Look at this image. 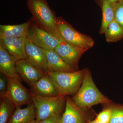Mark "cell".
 I'll return each instance as SVG.
<instances>
[{
	"label": "cell",
	"instance_id": "11",
	"mask_svg": "<svg viewBox=\"0 0 123 123\" xmlns=\"http://www.w3.org/2000/svg\"><path fill=\"white\" fill-rule=\"evenodd\" d=\"M26 37H0V45L18 60L26 59L25 53Z\"/></svg>",
	"mask_w": 123,
	"mask_h": 123
},
{
	"label": "cell",
	"instance_id": "3",
	"mask_svg": "<svg viewBox=\"0 0 123 123\" xmlns=\"http://www.w3.org/2000/svg\"><path fill=\"white\" fill-rule=\"evenodd\" d=\"M55 32L58 38L75 47L87 51L94 45L91 37L78 31L61 17H56Z\"/></svg>",
	"mask_w": 123,
	"mask_h": 123
},
{
	"label": "cell",
	"instance_id": "5",
	"mask_svg": "<svg viewBox=\"0 0 123 123\" xmlns=\"http://www.w3.org/2000/svg\"><path fill=\"white\" fill-rule=\"evenodd\" d=\"M84 72L85 69L70 72H48L46 74L55 82L60 95L73 96L81 86Z\"/></svg>",
	"mask_w": 123,
	"mask_h": 123
},
{
	"label": "cell",
	"instance_id": "8",
	"mask_svg": "<svg viewBox=\"0 0 123 123\" xmlns=\"http://www.w3.org/2000/svg\"><path fill=\"white\" fill-rule=\"evenodd\" d=\"M25 49L26 59L31 64L45 74L49 72L45 50L36 46L27 38Z\"/></svg>",
	"mask_w": 123,
	"mask_h": 123
},
{
	"label": "cell",
	"instance_id": "26",
	"mask_svg": "<svg viewBox=\"0 0 123 123\" xmlns=\"http://www.w3.org/2000/svg\"><path fill=\"white\" fill-rule=\"evenodd\" d=\"M88 123H102L100 122V121H98V120H97L95 119L94 120H93V121H89Z\"/></svg>",
	"mask_w": 123,
	"mask_h": 123
},
{
	"label": "cell",
	"instance_id": "12",
	"mask_svg": "<svg viewBox=\"0 0 123 123\" xmlns=\"http://www.w3.org/2000/svg\"><path fill=\"white\" fill-rule=\"evenodd\" d=\"M30 87L31 92L41 97H55L60 95L55 82L46 74Z\"/></svg>",
	"mask_w": 123,
	"mask_h": 123
},
{
	"label": "cell",
	"instance_id": "4",
	"mask_svg": "<svg viewBox=\"0 0 123 123\" xmlns=\"http://www.w3.org/2000/svg\"><path fill=\"white\" fill-rule=\"evenodd\" d=\"M30 91L32 102L36 109L35 123L51 117L62 114L66 105V96L43 97L35 94L30 90Z\"/></svg>",
	"mask_w": 123,
	"mask_h": 123
},
{
	"label": "cell",
	"instance_id": "2",
	"mask_svg": "<svg viewBox=\"0 0 123 123\" xmlns=\"http://www.w3.org/2000/svg\"><path fill=\"white\" fill-rule=\"evenodd\" d=\"M27 5L32 15L33 21L38 26L57 37L56 20L57 17L46 0H26Z\"/></svg>",
	"mask_w": 123,
	"mask_h": 123
},
{
	"label": "cell",
	"instance_id": "21",
	"mask_svg": "<svg viewBox=\"0 0 123 123\" xmlns=\"http://www.w3.org/2000/svg\"><path fill=\"white\" fill-rule=\"evenodd\" d=\"M111 107L112 116L108 123H123V105L115 104Z\"/></svg>",
	"mask_w": 123,
	"mask_h": 123
},
{
	"label": "cell",
	"instance_id": "13",
	"mask_svg": "<svg viewBox=\"0 0 123 123\" xmlns=\"http://www.w3.org/2000/svg\"><path fill=\"white\" fill-rule=\"evenodd\" d=\"M17 60L0 45V72L7 78L22 80L17 72L16 63Z\"/></svg>",
	"mask_w": 123,
	"mask_h": 123
},
{
	"label": "cell",
	"instance_id": "25",
	"mask_svg": "<svg viewBox=\"0 0 123 123\" xmlns=\"http://www.w3.org/2000/svg\"><path fill=\"white\" fill-rule=\"evenodd\" d=\"M62 114L49 117L36 123H60Z\"/></svg>",
	"mask_w": 123,
	"mask_h": 123
},
{
	"label": "cell",
	"instance_id": "7",
	"mask_svg": "<svg viewBox=\"0 0 123 123\" xmlns=\"http://www.w3.org/2000/svg\"><path fill=\"white\" fill-rule=\"evenodd\" d=\"M7 91L5 97L10 100L15 108L21 107L23 105L32 102L30 90L23 85L21 81L11 78H7Z\"/></svg>",
	"mask_w": 123,
	"mask_h": 123
},
{
	"label": "cell",
	"instance_id": "17",
	"mask_svg": "<svg viewBox=\"0 0 123 123\" xmlns=\"http://www.w3.org/2000/svg\"><path fill=\"white\" fill-rule=\"evenodd\" d=\"M45 52L49 72H70L77 71L65 62L54 50H45Z\"/></svg>",
	"mask_w": 123,
	"mask_h": 123
},
{
	"label": "cell",
	"instance_id": "20",
	"mask_svg": "<svg viewBox=\"0 0 123 123\" xmlns=\"http://www.w3.org/2000/svg\"><path fill=\"white\" fill-rule=\"evenodd\" d=\"M15 107L6 97L0 98V123H9L10 119Z\"/></svg>",
	"mask_w": 123,
	"mask_h": 123
},
{
	"label": "cell",
	"instance_id": "24",
	"mask_svg": "<svg viewBox=\"0 0 123 123\" xmlns=\"http://www.w3.org/2000/svg\"><path fill=\"white\" fill-rule=\"evenodd\" d=\"M8 85L7 78L4 75H0V98L5 97L7 92Z\"/></svg>",
	"mask_w": 123,
	"mask_h": 123
},
{
	"label": "cell",
	"instance_id": "10",
	"mask_svg": "<svg viewBox=\"0 0 123 123\" xmlns=\"http://www.w3.org/2000/svg\"><path fill=\"white\" fill-rule=\"evenodd\" d=\"M16 69L22 80L29 86L34 84L45 74L33 66L26 59L18 60Z\"/></svg>",
	"mask_w": 123,
	"mask_h": 123
},
{
	"label": "cell",
	"instance_id": "16",
	"mask_svg": "<svg viewBox=\"0 0 123 123\" xmlns=\"http://www.w3.org/2000/svg\"><path fill=\"white\" fill-rule=\"evenodd\" d=\"M32 18L18 25H0V37L21 38L26 37Z\"/></svg>",
	"mask_w": 123,
	"mask_h": 123
},
{
	"label": "cell",
	"instance_id": "1",
	"mask_svg": "<svg viewBox=\"0 0 123 123\" xmlns=\"http://www.w3.org/2000/svg\"><path fill=\"white\" fill-rule=\"evenodd\" d=\"M81 109L89 108L99 104H110L112 101L101 93L98 89L88 69H85L83 81L76 93L71 98Z\"/></svg>",
	"mask_w": 123,
	"mask_h": 123
},
{
	"label": "cell",
	"instance_id": "9",
	"mask_svg": "<svg viewBox=\"0 0 123 123\" xmlns=\"http://www.w3.org/2000/svg\"><path fill=\"white\" fill-rule=\"evenodd\" d=\"M65 62L76 70H79L78 63L82 55L86 50L75 47L60 39L54 50Z\"/></svg>",
	"mask_w": 123,
	"mask_h": 123
},
{
	"label": "cell",
	"instance_id": "18",
	"mask_svg": "<svg viewBox=\"0 0 123 123\" xmlns=\"http://www.w3.org/2000/svg\"><path fill=\"white\" fill-rule=\"evenodd\" d=\"M102 23L99 34H104L108 26L115 20V13L113 2L108 0L102 1Z\"/></svg>",
	"mask_w": 123,
	"mask_h": 123
},
{
	"label": "cell",
	"instance_id": "22",
	"mask_svg": "<svg viewBox=\"0 0 123 123\" xmlns=\"http://www.w3.org/2000/svg\"><path fill=\"white\" fill-rule=\"evenodd\" d=\"M113 4L115 19L123 29V0H117Z\"/></svg>",
	"mask_w": 123,
	"mask_h": 123
},
{
	"label": "cell",
	"instance_id": "19",
	"mask_svg": "<svg viewBox=\"0 0 123 123\" xmlns=\"http://www.w3.org/2000/svg\"><path fill=\"white\" fill-rule=\"evenodd\" d=\"M104 34L108 43L117 42L123 38V29L115 19L108 26Z\"/></svg>",
	"mask_w": 123,
	"mask_h": 123
},
{
	"label": "cell",
	"instance_id": "6",
	"mask_svg": "<svg viewBox=\"0 0 123 123\" xmlns=\"http://www.w3.org/2000/svg\"><path fill=\"white\" fill-rule=\"evenodd\" d=\"M36 46L45 50H55L60 39L38 26L33 21L31 23L26 36Z\"/></svg>",
	"mask_w": 123,
	"mask_h": 123
},
{
	"label": "cell",
	"instance_id": "23",
	"mask_svg": "<svg viewBox=\"0 0 123 123\" xmlns=\"http://www.w3.org/2000/svg\"><path fill=\"white\" fill-rule=\"evenodd\" d=\"M112 112L111 108H106L97 115L96 119L102 123H108L111 118Z\"/></svg>",
	"mask_w": 123,
	"mask_h": 123
},
{
	"label": "cell",
	"instance_id": "27",
	"mask_svg": "<svg viewBox=\"0 0 123 123\" xmlns=\"http://www.w3.org/2000/svg\"><path fill=\"white\" fill-rule=\"evenodd\" d=\"M103 0H102V1ZM110 0V1H111V2H114L116 1L117 0Z\"/></svg>",
	"mask_w": 123,
	"mask_h": 123
},
{
	"label": "cell",
	"instance_id": "15",
	"mask_svg": "<svg viewBox=\"0 0 123 123\" xmlns=\"http://www.w3.org/2000/svg\"><path fill=\"white\" fill-rule=\"evenodd\" d=\"M36 119V109L32 102L24 108H15L9 123H35Z\"/></svg>",
	"mask_w": 123,
	"mask_h": 123
},
{
	"label": "cell",
	"instance_id": "14",
	"mask_svg": "<svg viewBox=\"0 0 123 123\" xmlns=\"http://www.w3.org/2000/svg\"><path fill=\"white\" fill-rule=\"evenodd\" d=\"M82 110L75 104L69 96H66V105L60 123H86Z\"/></svg>",
	"mask_w": 123,
	"mask_h": 123
}]
</instances>
